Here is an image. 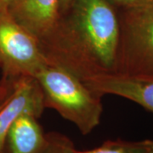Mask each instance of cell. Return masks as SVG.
I'll return each instance as SVG.
<instances>
[{
	"mask_svg": "<svg viewBox=\"0 0 153 153\" xmlns=\"http://www.w3.org/2000/svg\"><path fill=\"white\" fill-rule=\"evenodd\" d=\"M68 8L38 40L48 62L82 80L115 72L120 25L113 9L105 0H73Z\"/></svg>",
	"mask_w": 153,
	"mask_h": 153,
	"instance_id": "6da1fadb",
	"label": "cell"
},
{
	"mask_svg": "<svg viewBox=\"0 0 153 153\" xmlns=\"http://www.w3.org/2000/svg\"><path fill=\"white\" fill-rule=\"evenodd\" d=\"M35 78L42 88L45 107L55 110L82 134H89L99 125L103 111L101 97L81 78L49 62Z\"/></svg>",
	"mask_w": 153,
	"mask_h": 153,
	"instance_id": "7a4b0ae2",
	"label": "cell"
},
{
	"mask_svg": "<svg viewBox=\"0 0 153 153\" xmlns=\"http://www.w3.org/2000/svg\"><path fill=\"white\" fill-rule=\"evenodd\" d=\"M126 9L115 72L153 77V4Z\"/></svg>",
	"mask_w": 153,
	"mask_h": 153,
	"instance_id": "3957f363",
	"label": "cell"
},
{
	"mask_svg": "<svg viewBox=\"0 0 153 153\" xmlns=\"http://www.w3.org/2000/svg\"><path fill=\"white\" fill-rule=\"evenodd\" d=\"M48 60L38 38L11 16L0 10V64L5 76L15 79L35 77Z\"/></svg>",
	"mask_w": 153,
	"mask_h": 153,
	"instance_id": "277c9868",
	"label": "cell"
},
{
	"mask_svg": "<svg viewBox=\"0 0 153 153\" xmlns=\"http://www.w3.org/2000/svg\"><path fill=\"white\" fill-rule=\"evenodd\" d=\"M44 108V93L35 77L23 76L15 81L12 92L0 108V153H4V139L11 124L23 114L39 118Z\"/></svg>",
	"mask_w": 153,
	"mask_h": 153,
	"instance_id": "5b68a950",
	"label": "cell"
},
{
	"mask_svg": "<svg viewBox=\"0 0 153 153\" xmlns=\"http://www.w3.org/2000/svg\"><path fill=\"white\" fill-rule=\"evenodd\" d=\"M82 81L100 97L105 94L117 95L130 100L153 113V77L111 72Z\"/></svg>",
	"mask_w": 153,
	"mask_h": 153,
	"instance_id": "8992f818",
	"label": "cell"
},
{
	"mask_svg": "<svg viewBox=\"0 0 153 153\" xmlns=\"http://www.w3.org/2000/svg\"><path fill=\"white\" fill-rule=\"evenodd\" d=\"M7 10L19 24L40 40L60 16V0H11Z\"/></svg>",
	"mask_w": 153,
	"mask_h": 153,
	"instance_id": "52a82bcc",
	"label": "cell"
},
{
	"mask_svg": "<svg viewBox=\"0 0 153 153\" xmlns=\"http://www.w3.org/2000/svg\"><path fill=\"white\" fill-rule=\"evenodd\" d=\"M32 114H23L10 127L4 143V153H40L47 143L45 134Z\"/></svg>",
	"mask_w": 153,
	"mask_h": 153,
	"instance_id": "ba28073f",
	"label": "cell"
},
{
	"mask_svg": "<svg viewBox=\"0 0 153 153\" xmlns=\"http://www.w3.org/2000/svg\"><path fill=\"white\" fill-rule=\"evenodd\" d=\"M77 153H153V140L128 141L123 140H106L100 146Z\"/></svg>",
	"mask_w": 153,
	"mask_h": 153,
	"instance_id": "9c48e42d",
	"label": "cell"
},
{
	"mask_svg": "<svg viewBox=\"0 0 153 153\" xmlns=\"http://www.w3.org/2000/svg\"><path fill=\"white\" fill-rule=\"evenodd\" d=\"M40 153H77V150L68 137L50 132L47 134V143Z\"/></svg>",
	"mask_w": 153,
	"mask_h": 153,
	"instance_id": "30bf717a",
	"label": "cell"
},
{
	"mask_svg": "<svg viewBox=\"0 0 153 153\" xmlns=\"http://www.w3.org/2000/svg\"><path fill=\"white\" fill-rule=\"evenodd\" d=\"M152 4H153V0H123L122 1V4H123L125 7L146 5Z\"/></svg>",
	"mask_w": 153,
	"mask_h": 153,
	"instance_id": "8fae6325",
	"label": "cell"
},
{
	"mask_svg": "<svg viewBox=\"0 0 153 153\" xmlns=\"http://www.w3.org/2000/svg\"><path fill=\"white\" fill-rule=\"evenodd\" d=\"M73 0H60V12L66 10L69 7Z\"/></svg>",
	"mask_w": 153,
	"mask_h": 153,
	"instance_id": "7c38bea8",
	"label": "cell"
},
{
	"mask_svg": "<svg viewBox=\"0 0 153 153\" xmlns=\"http://www.w3.org/2000/svg\"><path fill=\"white\" fill-rule=\"evenodd\" d=\"M11 0H0V10L6 9Z\"/></svg>",
	"mask_w": 153,
	"mask_h": 153,
	"instance_id": "4fadbf2b",
	"label": "cell"
},
{
	"mask_svg": "<svg viewBox=\"0 0 153 153\" xmlns=\"http://www.w3.org/2000/svg\"><path fill=\"white\" fill-rule=\"evenodd\" d=\"M0 66H1V64H0ZM4 93H5V88H4V87L0 86V96H2Z\"/></svg>",
	"mask_w": 153,
	"mask_h": 153,
	"instance_id": "5bb4252c",
	"label": "cell"
},
{
	"mask_svg": "<svg viewBox=\"0 0 153 153\" xmlns=\"http://www.w3.org/2000/svg\"><path fill=\"white\" fill-rule=\"evenodd\" d=\"M113 1H115L116 3H120V4H122V1L123 0H113Z\"/></svg>",
	"mask_w": 153,
	"mask_h": 153,
	"instance_id": "9a60e30c",
	"label": "cell"
},
{
	"mask_svg": "<svg viewBox=\"0 0 153 153\" xmlns=\"http://www.w3.org/2000/svg\"><path fill=\"white\" fill-rule=\"evenodd\" d=\"M5 97H6V96H5ZM3 103H4V100L0 102V108H1V106H2V105H3Z\"/></svg>",
	"mask_w": 153,
	"mask_h": 153,
	"instance_id": "2e32d148",
	"label": "cell"
}]
</instances>
